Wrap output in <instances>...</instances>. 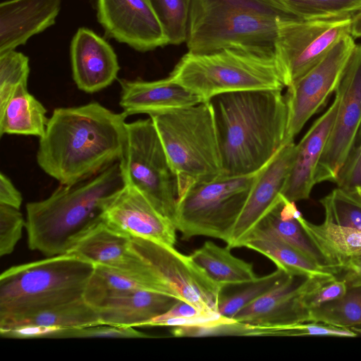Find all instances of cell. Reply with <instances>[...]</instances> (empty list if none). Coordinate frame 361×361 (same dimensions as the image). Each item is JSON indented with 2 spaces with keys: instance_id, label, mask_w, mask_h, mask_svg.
<instances>
[{
  "instance_id": "cell-1",
  "label": "cell",
  "mask_w": 361,
  "mask_h": 361,
  "mask_svg": "<svg viewBox=\"0 0 361 361\" xmlns=\"http://www.w3.org/2000/svg\"><path fill=\"white\" fill-rule=\"evenodd\" d=\"M127 116L98 102L55 109L39 137V166L60 185L99 173L122 157Z\"/></svg>"
},
{
  "instance_id": "cell-2",
  "label": "cell",
  "mask_w": 361,
  "mask_h": 361,
  "mask_svg": "<svg viewBox=\"0 0 361 361\" xmlns=\"http://www.w3.org/2000/svg\"><path fill=\"white\" fill-rule=\"evenodd\" d=\"M209 101L219 139L221 176L259 171L285 144L288 108L281 90L231 92Z\"/></svg>"
},
{
  "instance_id": "cell-3",
  "label": "cell",
  "mask_w": 361,
  "mask_h": 361,
  "mask_svg": "<svg viewBox=\"0 0 361 361\" xmlns=\"http://www.w3.org/2000/svg\"><path fill=\"white\" fill-rule=\"evenodd\" d=\"M125 185L119 161L72 185H60L47 198L27 203L30 250L46 257L66 254L102 221L106 203Z\"/></svg>"
},
{
  "instance_id": "cell-4",
  "label": "cell",
  "mask_w": 361,
  "mask_h": 361,
  "mask_svg": "<svg viewBox=\"0 0 361 361\" xmlns=\"http://www.w3.org/2000/svg\"><path fill=\"white\" fill-rule=\"evenodd\" d=\"M94 269L92 263L67 253L6 269L0 275V327L83 298Z\"/></svg>"
},
{
  "instance_id": "cell-5",
  "label": "cell",
  "mask_w": 361,
  "mask_h": 361,
  "mask_svg": "<svg viewBox=\"0 0 361 361\" xmlns=\"http://www.w3.org/2000/svg\"><path fill=\"white\" fill-rule=\"evenodd\" d=\"M149 117L176 178L178 199L193 185L221 176L219 139L209 101Z\"/></svg>"
},
{
  "instance_id": "cell-6",
  "label": "cell",
  "mask_w": 361,
  "mask_h": 361,
  "mask_svg": "<svg viewBox=\"0 0 361 361\" xmlns=\"http://www.w3.org/2000/svg\"><path fill=\"white\" fill-rule=\"evenodd\" d=\"M169 77L203 102L227 92L286 87L276 57L235 49L188 51Z\"/></svg>"
},
{
  "instance_id": "cell-7",
  "label": "cell",
  "mask_w": 361,
  "mask_h": 361,
  "mask_svg": "<svg viewBox=\"0 0 361 361\" xmlns=\"http://www.w3.org/2000/svg\"><path fill=\"white\" fill-rule=\"evenodd\" d=\"M262 168L250 174L219 176L191 187L176 206L173 223L182 239L201 235L227 244Z\"/></svg>"
},
{
  "instance_id": "cell-8",
  "label": "cell",
  "mask_w": 361,
  "mask_h": 361,
  "mask_svg": "<svg viewBox=\"0 0 361 361\" xmlns=\"http://www.w3.org/2000/svg\"><path fill=\"white\" fill-rule=\"evenodd\" d=\"M119 164L123 179L173 223L178 200L177 180L150 118L126 123Z\"/></svg>"
},
{
  "instance_id": "cell-9",
  "label": "cell",
  "mask_w": 361,
  "mask_h": 361,
  "mask_svg": "<svg viewBox=\"0 0 361 361\" xmlns=\"http://www.w3.org/2000/svg\"><path fill=\"white\" fill-rule=\"evenodd\" d=\"M277 18L249 12H226L189 22V52L235 49L276 57Z\"/></svg>"
},
{
  "instance_id": "cell-10",
  "label": "cell",
  "mask_w": 361,
  "mask_h": 361,
  "mask_svg": "<svg viewBox=\"0 0 361 361\" xmlns=\"http://www.w3.org/2000/svg\"><path fill=\"white\" fill-rule=\"evenodd\" d=\"M351 18L320 20L277 18L276 59L286 87L314 67L343 36Z\"/></svg>"
},
{
  "instance_id": "cell-11",
  "label": "cell",
  "mask_w": 361,
  "mask_h": 361,
  "mask_svg": "<svg viewBox=\"0 0 361 361\" xmlns=\"http://www.w3.org/2000/svg\"><path fill=\"white\" fill-rule=\"evenodd\" d=\"M130 247L179 300L204 311L218 312L224 288L211 280L189 255L173 246L136 237H130Z\"/></svg>"
},
{
  "instance_id": "cell-12",
  "label": "cell",
  "mask_w": 361,
  "mask_h": 361,
  "mask_svg": "<svg viewBox=\"0 0 361 361\" xmlns=\"http://www.w3.org/2000/svg\"><path fill=\"white\" fill-rule=\"evenodd\" d=\"M355 44L350 34L342 37L319 62L287 87L284 94L288 108L285 144L294 141L307 121L336 91Z\"/></svg>"
},
{
  "instance_id": "cell-13",
  "label": "cell",
  "mask_w": 361,
  "mask_h": 361,
  "mask_svg": "<svg viewBox=\"0 0 361 361\" xmlns=\"http://www.w3.org/2000/svg\"><path fill=\"white\" fill-rule=\"evenodd\" d=\"M336 90L341 94L339 108L316 170V183H336L361 126V44L353 48Z\"/></svg>"
},
{
  "instance_id": "cell-14",
  "label": "cell",
  "mask_w": 361,
  "mask_h": 361,
  "mask_svg": "<svg viewBox=\"0 0 361 361\" xmlns=\"http://www.w3.org/2000/svg\"><path fill=\"white\" fill-rule=\"evenodd\" d=\"M124 181V186L104 206L102 214L104 225L124 235L173 247L177 231L173 223L159 213L131 183Z\"/></svg>"
},
{
  "instance_id": "cell-15",
  "label": "cell",
  "mask_w": 361,
  "mask_h": 361,
  "mask_svg": "<svg viewBox=\"0 0 361 361\" xmlns=\"http://www.w3.org/2000/svg\"><path fill=\"white\" fill-rule=\"evenodd\" d=\"M97 18L106 36L138 51L168 44L149 0H97Z\"/></svg>"
},
{
  "instance_id": "cell-16",
  "label": "cell",
  "mask_w": 361,
  "mask_h": 361,
  "mask_svg": "<svg viewBox=\"0 0 361 361\" xmlns=\"http://www.w3.org/2000/svg\"><path fill=\"white\" fill-rule=\"evenodd\" d=\"M297 152L293 142L284 144L262 168L233 229L227 247H241L247 235L279 201Z\"/></svg>"
},
{
  "instance_id": "cell-17",
  "label": "cell",
  "mask_w": 361,
  "mask_h": 361,
  "mask_svg": "<svg viewBox=\"0 0 361 361\" xmlns=\"http://www.w3.org/2000/svg\"><path fill=\"white\" fill-rule=\"evenodd\" d=\"M70 58L73 79L82 92H99L117 78L120 66L116 54L90 29H78L71 42Z\"/></svg>"
},
{
  "instance_id": "cell-18",
  "label": "cell",
  "mask_w": 361,
  "mask_h": 361,
  "mask_svg": "<svg viewBox=\"0 0 361 361\" xmlns=\"http://www.w3.org/2000/svg\"><path fill=\"white\" fill-rule=\"evenodd\" d=\"M310 276L290 275L282 283L238 311L233 319L254 327H277L308 322L302 294Z\"/></svg>"
},
{
  "instance_id": "cell-19",
  "label": "cell",
  "mask_w": 361,
  "mask_h": 361,
  "mask_svg": "<svg viewBox=\"0 0 361 361\" xmlns=\"http://www.w3.org/2000/svg\"><path fill=\"white\" fill-rule=\"evenodd\" d=\"M329 109L311 126L300 142L281 195L288 200H307L316 184V170L333 129L339 108L341 94L336 90Z\"/></svg>"
},
{
  "instance_id": "cell-20",
  "label": "cell",
  "mask_w": 361,
  "mask_h": 361,
  "mask_svg": "<svg viewBox=\"0 0 361 361\" xmlns=\"http://www.w3.org/2000/svg\"><path fill=\"white\" fill-rule=\"evenodd\" d=\"M61 0H7L0 4V54L24 45L52 26Z\"/></svg>"
},
{
  "instance_id": "cell-21",
  "label": "cell",
  "mask_w": 361,
  "mask_h": 361,
  "mask_svg": "<svg viewBox=\"0 0 361 361\" xmlns=\"http://www.w3.org/2000/svg\"><path fill=\"white\" fill-rule=\"evenodd\" d=\"M119 104L127 116H149L195 105L203 100L169 77L153 81L121 80Z\"/></svg>"
},
{
  "instance_id": "cell-22",
  "label": "cell",
  "mask_w": 361,
  "mask_h": 361,
  "mask_svg": "<svg viewBox=\"0 0 361 361\" xmlns=\"http://www.w3.org/2000/svg\"><path fill=\"white\" fill-rule=\"evenodd\" d=\"M178 300L158 292L134 290L109 295L94 307L102 324L140 327L167 312Z\"/></svg>"
},
{
  "instance_id": "cell-23",
  "label": "cell",
  "mask_w": 361,
  "mask_h": 361,
  "mask_svg": "<svg viewBox=\"0 0 361 361\" xmlns=\"http://www.w3.org/2000/svg\"><path fill=\"white\" fill-rule=\"evenodd\" d=\"M129 275L137 274L142 268L139 256L130 247V237L114 231L103 221L86 233L66 252Z\"/></svg>"
},
{
  "instance_id": "cell-24",
  "label": "cell",
  "mask_w": 361,
  "mask_h": 361,
  "mask_svg": "<svg viewBox=\"0 0 361 361\" xmlns=\"http://www.w3.org/2000/svg\"><path fill=\"white\" fill-rule=\"evenodd\" d=\"M295 203L281 195L257 226L271 231L321 268L335 275L339 268L338 264L326 255L303 226L300 221L302 214Z\"/></svg>"
},
{
  "instance_id": "cell-25",
  "label": "cell",
  "mask_w": 361,
  "mask_h": 361,
  "mask_svg": "<svg viewBox=\"0 0 361 361\" xmlns=\"http://www.w3.org/2000/svg\"><path fill=\"white\" fill-rule=\"evenodd\" d=\"M241 247L261 253L290 275L313 276L329 273L274 232L261 226L255 228Z\"/></svg>"
},
{
  "instance_id": "cell-26",
  "label": "cell",
  "mask_w": 361,
  "mask_h": 361,
  "mask_svg": "<svg viewBox=\"0 0 361 361\" xmlns=\"http://www.w3.org/2000/svg\"><path fill=\"white\" fill-rule=\"evenodd\" d=\"M191 259L216 283L228 286L247 284L257 279L252 265L212 241H206L190 255Z\"/></svg>"
},
{
  "instance_id": "cell-27",
  "label": "cell",
  "mask_w": 361,
  "mask_h": 361,
  "mask_svg": "<svg viewBox=\"0 0 361 361\" xmlns=\"http://www.w3.org/2000/svg\"><path fill=\"white\" fill-rule=\"evenodd\" d=\"M48 121L47 109L43 104L29 92L27 85H20L0 110V135L41 137Z\"/></svg>"
},
{
  "instance_id": "cell-28",
  "label": "cell",
  "mask_w": 361,
  "mask_h": 361,
  "mask_svg": "<svg viewBox=\"0 0 361 361\" xmlns=\"http://www.w3.org/2000/svg\"><path fill=\"white\" fill-rule=\"evenodd\" d=\"M102 324L97 310L84 298L55 305L16 319L0 329L35 325L55 329Z\"/></svg>"
},
{
  "instance_id": "cell-29",
  "label": "cell",
  "mask_w": 361,
  "mask_h": 361,
  "mask_svg": "<svg viewBox=\"0 0 361 361\" xmlns=\"http://www.w3.org/2000/svg\"><path fill=\"white\" fill-rule=\"evenodd\" d=\"M300 221L326 255L338 264V269L348 259L361 255V231L325 221L322 224H314L302 215Z\"/></svg>"
},
{
  "instance_id": "cell-30",
  "label": "cell",
  "mask_w": 361,
  "mask_h": 361,
  "mask_svg": "<svg viewBox=\"0 0 361 361\" xmlns=\"http://www.w3.org/2000/svg\"><path fill=\"white\" fill-rule=\"evenodd\" d=\"M238 11L275 18L299 19L281 0H191L189 22L207 16Z\"/></svg>"
},
{
  "instance_id": "cell-31",
  "label": "cell",
  "mask_w": 361,
  "mask_h": 361,
  "mask_svg": "<svg viewBox=\"0 0 361 361\" xmlns=\"http://www.w3.org/2000/svg\"><path fill=\"white\" fill-rule=\"evenodd\" d=\"M309 322L346 329L361 324V287L348 288L341 298L312 310Z\"/></svg>"
},
{
  "instance_id": "cell-32",
  "label": "cell",
  "mask_w": 361,
  "mask_h": 361,
  "mask_svg": "<svg viewBox=\"0 0 361 361\" xmlns=\"http://www.w3.org/2000/svg\"><path fill=\"white\" fill-rule=\"evenodd\" d=\"M168 44L178 45L188 37L191 0H149Z\"/></svg>"
},
{
  "instance_id": "cell-33",
  "label": "cell",
  "mask_w": 361,
  "mask_h": 361,
  "mask_svg": "<svg viewBox=\"0 0 361 361\" xmlns=\"http://www.w3.org/2000/svg\"><path fill=\"white\" fill-rule=\"evenodd\" d=\"M290 274L277 268L272 273L247 283L241 290L229 295H221L218 312L222 316L232 319L241 309L249 305L259 298L265 295L282 283Z\"/></svg>"
},
{
  "instance_id": "cell-34",
  "label": "cell",
  "mask_w": 361,
  "mask_h": 361,
  "mask_svg": "<svg viewBox=\"0 0 361 361\" xmlns=\"http://www.w3.org/2000/svg\"><path fill=\"white\" fill-rule=\"evenodd\" d=\"M299 19L351 18L361 9V0H281Z\"/></svg>"
},
{
  "instance_id": "cell-35",
  "label": "cell",
  "mask_w": 361,
  "mask_h": 361,
  "mask_svg": "<svg viewBox=\"0 0 361 361\" xmlns=\"http://www.w3.org/2000/svg\"><path fill=\"white\" fill-rule=\"evenodd\" d=\"M325 221L361 231V202L339 188L320 200Z\"/></svg>"
},
{
  "instance_id": "cell-36",
  "label": "cell",
  "mask_w": 361,
  "mask_h": 361,
  "mask_svg": "<svg viewBox=\"0 0 361 361\" xmlns=\"http://www.w3.org/2000/svg\"><path fill=\"white\" fill-rule=\"evenodd\" d=\"M29 58L22 52L11 50L0 54V110L20 85H27Z\"/></svg>"
},
{
  "instance_id": "cell-37",
  "label": "cell",
  "mask_w": 361,
  "mask_h": 361,
  "mask_svg": "<svg viewBox=\"0 0 361 361\" xmlns=\"http://www.w3.org/2000/svg\"><path fill=\"white\" fill-rule=\"evenodd\" d=\"M347 290L345 283L332 274L310 276L302 294V302L310 314L322 305L341 298Z\"/></svg>"
},
{
  "instance_id": "cell-38",
  "label": "cell",
  "mask_w": 361,
  "mask_h": 361,
  "mask_svg": "<svg viewBox=\"0 0 361 361\" xmlns=\"http://www.w3.org/2000/svg\"><path fill=\"white\" fill-rule=\"evenodd\" d=\"M246 336H325L354 338L357 335L346 328L337 327L322 322H308L277 327H254L246 325Z\"/></svg>"
},
{
  "instance_id": "cell-39",
  "label": "cell",
  "mask_w": 361,
  "mask_h": 361,
  "mask_svg": "<svg viewBox=\"0 0 361 361\" xmlns=\"http://www.w3.org/2000/svg\"><path fill=\"white\" fill-rule=\"evenodd\" d=\"M152 338L153 336L137 331L132 326L96 324L54 331L47 338Z\"/></svg>"
},
{
  "instance_id": "cell-40",
  "label": "cell",
  "mask_w": 361,
  "mask_h": 361,
  "mask_svg": "<svg viewBox=\"0 0 361 361\" xmlns=\"http://www.w3.org/2000/svg\"><path fill=\"white\" fill-rule=\"evenodd\" d=\"M338 188L357 200L361 194V126L338 173Z\"/></svg>"
},
{
  "instance_id": "cell-41",
  "label": "cell",
  "mask_w": 361,
  "mask_h": 361,
  "mask_svg": "<svg viewBox=\"0 0 361 361\" xmlns=\"http://www.w3.org/2000/svg\"><path fill=\"white\" fill-rule=\"evenodd\" d=\"M25 220L19 209L0 204V256L11 254L22 236Z\"/></svg>"
},
{
  "instance_id": "cell-42",
  "label": "cell",
  "mask_w": 361,
  "mask_h": 361,
  "mask_svg": "<svg viewBox=\"0 0 361 361\" xmlns=\"http://www.w3.org/2000/svg\"><path fill=\"white\" fill-rule=\"evenodd\" d=\"M207 312L209 311L202 310L185 301L179 300L167 312L154 317L142 326H155L157 323L166 319L194 317Z\"/></svg>"
},
{
  "instance_id": "cell-43",
  "label": "cell",
  "mask_w": 361,
  "mask_h": 361,
  "mask_svg": "<svg viewBox=\"0 0 361 361\" xmlns=\"http://www.w3.org/2000/svg\"><path fill=\"white\" fill-rule=\"evenodd\" d=\"M335 276L343 281L348 288L361 287V255L345 260Z\"/></svg>"
},
{
  "instance_id": "cell-44",
  "label": "cell",
  "mask_w": 361,
  "mask_h": 361,
  "mask_svg": "<svg viewBox=\"0 0 361 361\" xmlns=\"http://www.w3.org/2000/svg\"><path fill=\"white\" fill-rule=\"evenodd\" d=\"M23 202L20 191L2 172L0 173V204L19 209Z\"/></svg>"
},
{
  "instance_id": "cell-45",
  "label": "cell",
  "mask_w": 361,
  "mask_h": 361,
  "mask_svg": "<svg viewBox=\"0 0 361 361\" xmlns=\"http://www.w3.org/2000/svg\"><path fill=\"white\" fill-rule=\"evenodd\" d=\"M350 33L354 39L361 37V9L351 17Z\"/></svg>"
},
{
  "instance_id": "cell-46",
  "label": "cell",
  "mask_w": 361,
  "mask_h": 361,
  "mask_svg": "<svg viewBox=\"0 0 361 361\" xmlns=\"http://www.w3.org/2000/svg\"><path fill=\"white\" fill-rule=\"evenodd\" d=\"M348 329L353 331L357 336H361V324L349 327Z\"/></svg>"
},
{
  "instance_id": "cell-47",
  "label": "cell",
  "mask_w": 361,
  "mask_h": 361,
  "mask_svg": "<svg viewBox=\"0 0 361 361\" xmlns=\"http://www.w3.org/2000/svg\"><path fill=\"white\" fill-rule=\"evenodd\" d=\"M357 201H359L360 202H361V194L359 196L358 199H357Z\"/></svg>"
}]
</instances>
